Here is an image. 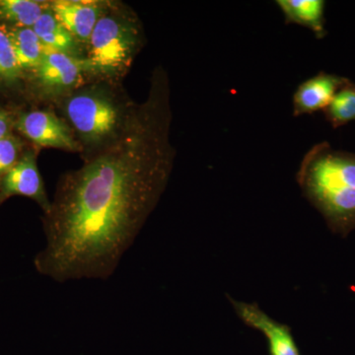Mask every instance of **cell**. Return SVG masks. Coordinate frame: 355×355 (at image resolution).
<instances>
[{
	"instance_id": "12",
	"label": "cell",
	"mask_w": 355,
	"mask_h": 355,
	"mask_svg": "<svg viewBox=\"0 0 355 355\" xmlns=\"http://www.w3.org/2000/svg\"><path fill=\"white\" fill-rule=\"evenodd\" d=\"M32 29L46 49L67 53L73 57L76 55V38L55 18L51 9L42 14Z\"/></svg>"
},
{
	"instance_id": "18",
	"label": "cell",
	"mask_w": 355,
	"mask_h": 355,
	"mask_svg": "<svg viewBox=\"0 0 355 355\" xmlns=\"http://www.w3.org/2000/svg\"><path fill=\"white\" fill-rule=\"evenodd\" d=\"M9 130H10V120L8 114L0 110V140L8 137Z\"/></svg>"
},
{
	"instance_id": "10",
	"label": "cell",
	"mask_w": 355,
	"mask_h": 355,
	"mask_svg": "<svg viewBox=\"0 0 355 355\" xmlns=\"http://www.w3.org/2000/svg\"><path fill=\"white\" fill-rule=\"evenodd\" d=\"M51 12L62 26L81 41H89L98 20L102 16L101 8L95 2L58 0L51 3Z\"/></svg>"
},
{
	"instance_id": "5",
	"label": "cell",
	"mask_w": 355,
	"mask_h": 355,
	"mask_svg": "<svg viewBox=\"0 0 355 355\" xmlns=\"http://www.w3.org/2000/svg\"><path fill=\"white\" fill-rule=\"evenodd\" d=\"M228 300L243 323L263 334L270 355H301L291 327L268 316L257 303L243 302L231 296Z\"/></svg>"
},
{
	"instance_id": "16",
	"label": "cell",
	"mask_w": 355,
	"mask_h": 355,
	"mask_svg": "<svg viewBox=\"0 0 355 355\" xmlns=\"http://www.w3.org/2000/svg\"><path fill=\"white\" fill-rule=\"evenodd\" d=\"M21 73L22 70L18 64L10 38L7 32L0 29V79L15 81Z\"/></svg>"
},
{
	"instance_id": "14",
	"label": "cell",
	"mask_w": 355,
	"mask_h": 355,
	"mask_svg": "<svg viewBox=\"0 0 355 355\" xmlns=\"http://www.w3.org/2000/svg\"><path fill=\"white\" fill-rule=\"evenodd\" d=\"M46 10L41 2L33 0H0V21L15 28H33Z\"/></svg>"
},
{
	"instance_id": "4",
	"label": "cell",
	"mask_w": 355,
	"mask_h": 355,
	"mask_svg": "<svg viewBox=\"0 0 355 355\" xmlns=\"http://www.w3.org/2000/svg\"><path fill=\"white\" fill-rule=\"evenodd\" d=\"M65 110L72 125L86 141L96 144L109 140L121 127L119 109L100 95L83 93L73 96Z\"/></svg>"
},
{
	"instance_id": "11",
	"label": "cell",
	"mask_w": 355,
	"mask_h": 355,
	"mask_svg": "<svg viewBox=\"0 0 355 355\" xmlns=\"http://www.w3.org/2000/svg\"><path fill=\"white\" fill-rule=\"evenodd\" d=\"M277 4L286 24H294L307 28L314 33L317 39L327 36L323 0H277Z\"/></svg>"
},
{
	"instance_id": "6",
	"label": "cell",
	"mask_w": 355,
	"mask_h": 355,
	"mask_svg": "<svg viewBox=\"0 0 355 355\" xmlns=\"http://www.w3.org/2000/svg\"><path fill=\"white\" fill-rule=\"evenodd\" d=\"M17 128L38 146L71 151L80 149L67 123L50 112L23 114L17 121Z\"/></svg>"
},
{
	"instance_id": "7",
	"label": "cell",
	"mask_w": 355,
	"mask_h": 355,
	"mask_svg": "<svg viewBox=\"0 0 355 355\" xmlns=\"http://www.w3.org/2000/svg\"><path fill=\"white\" fill-rule=\"evenodd\" d=\"M40 83L50 90H64L76 85L84 72L92 71L87 60L46 48L36 70Z\"/></svg>"
},
{
	"instance_id": "2",
	"label": "cell",
	"mask_w": 355,
	"mask_h": 355,
	"mask_svg": "<svg viewBox=\"0 0 355 355\" xmlns=\"http://www.w3.org/2000/svg\"><path fill=\"white\" fill-rule=\"evenodd\" d=\"M296 181L334 234L347 237L355 230V153L327 141L315 144L301 161Z\"/></svg>"
},
{
	"instance_id": "13",
	"label": "cell",
	"mask_w": 355,
	"mask_h": 355,
	"mask_svg": "<svg viewBox=\"0 0 355 355\" xmlns=\"http://www.w3.org/2000/svg\"><path fill=\"white\" fill-rule=\"evenodd\" d=\"M12 43L21 70H37L46 46L32 28H14L7 33Z\"/></svg>"
},
{
	"instance_id": "1",
	"label": "cell",
	"mask_w": 355,
	"mask_h": 355,
	"mask_svg": "<svg viewBox=\"0 0 355 355\" xmlns=\"http://www.w3.org/2000/svg\"><path fill=\"white\" fill-rule=\"evenodd\" d=\"M171 120L167 77L158 70L146 104L60 179L44 218L46 246L35 259L41 275L58 282L113 275L169 181Z\"/></svg>"
},
{
	"instance_id": "3",
	"label": "cell",
	"mask_w": 355,
	"mask_h": 355,
	"mask_svg": "<svg viewBox=\"0 0 355 355\" xmlns=\"http://www.w3.org/2000/svg\"><path fill=\"white\" fill-rule=\"evenodd\" d=\"M139 43V33L118 16L102 15L90 40L87 60L91 69L102 74H118L130 64Z\"/></svg>"
},
{
	"instance_id": "15",
	"label": "cell",
	"mask_w": 355,
	"mask_h": 355,
	"mask_svg": "<svg viewBox=\"0 0 355 355\" xmlns=\"http://www.w3.org/2000/svg\"><path fill=\"white\" fill-rule=\"evenodd\" d=\"M324 118L331 127L338 128L355 121V83L347 81L324 110Z\"/></svg>"
},
{
	"instance_id": "9",
	"label": "cell",
	"mask_w": 355,
	"mask_h": 355,
	"mask_svg": "<svg viewBox=\"0 0 355 355\" xmlns=\"http://www.w3.org/2000/svg\"><path fill=\"white\" fill-rule=\"evenodd\" d=\"M2 193L34 198L43 207L44 212L50 209L51 202L44 193L34 154L28 153L9 170L2 180Z\"/></svg>"
},
{
	"instance_id": "17",
	"label": "cell",
	"mask_w": 355,
	"mask_h": 355,
	"mask_svg": "<svg viewBox=\"0 0 355 355\" xmlns=\"http://www.w3.org/2000/svg\"><path fill=\"white\" fill-rule=\"evenodd\" d=\"M20 144L15 137H6L0 140V178L6 176L17 163Z\"/></svg>"
},
{
	"instance_id": "8",
	"label": "cell",
	"mask_w": 355,
	"mask_h": 355,
	"mask_svg": "<svg viewBox=\"0 0 355 355\" xmlns=\"http://www.w3.org/2000/svg\"><path fill=\"white\" fill-rule=\"evenodd\" d=\"M349 78L321 71L299 84L293 94V116L324 111Z\"/></svg>"
}]
</instances>
